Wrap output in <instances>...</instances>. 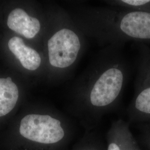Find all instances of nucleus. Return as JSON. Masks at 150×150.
Segmentation results:
<instances>
[{
    "instance_id": "f257e3e1",
    "label": "nucleus",
    "mask_w": 150,
    "mask_h": 150,
    "mask_svg": "<svg viewBox=\"0 0 150 150\" xmlns=\"http://www.w3.org/2000/svg\"><path fill=\"white\" fill-rule=\"evenodd\" d=\"M123 46L103 47L78 79L72 110L86 131H93L121 100L131 72Z\"/></svg>"
},
{
    "instance_id": "f03ea898",
    "label": "nucleus",
    "mask_w": 150,
    "mask_h": 150,
    "mask_svg": "<svg viewBox=\"0 0 150 150\" xmlns=\"http://www.w3.org/2000/svg\"><path fill=\"white\" fill-rule=\"evenodd\" d=\"M73 21L86 38L103 47L128 41L150 42V13L110 6L82 4L76 8Z\"/></svg>"
},
{
    "instance_id": "7ed1b4c3",
    "label": "nucleus",
    "mask_w": 150,
    "mask_h": 150,
    "mask_svg": "<svg viewBox=\"0 0 150 150\" xmlns=\"http://www.w3.org/2000/svg\"><path fill=\"white\" fill-rule=\"evenodd\" d=\"M72 136L71 126L58 115L28 113L0 136V150H65Z\"/></svg>"
},
{
    "instance_id": "20e7f679",
    "label": "nucleus",
    "mask_w": 150,
    "mask_h": 150,
    "mask_svg": "<svg viewBox=\"0 0 150 150\" xmlns=\"http://www.w3.org/2000/svg\"><path fill=\"white\" fill-rule=\"evenodd\" d=\"M86 36L74 21L52 33L47 42L48 63L55 69H70L84 52Z\"/></svg>"
},
{
    "instance_id": "39448f33",
    "label": "nucleus",
    "mask_w": 150,
    "mask_h": 150,
    "mask_svg": "<svg viewBox=\"0 0 150 150\" xmlns=\"http://www.w3.org/2000/svg\"><path fill=\"white\" fill-rule=\"evenodd\" d=\"M136 70L134 97L127 110L129 122H150V49L136 43Z\"/></svg>"
},
{
    "instance_id": "423d86ee",
    "label": "nucleus",
    "mask_w": 150,
    "mask_h": 150,
    "mask_svg": "<svg viewBox=\"0 0 150 150\" xmlns=\"http://www.w3.org/2000/svg\"><path fill=\"white\" fill-rule=\"evenodd\" d=\"M105 150H141L129 121L119 118L112 122L107 131Z\"/></svg>"
},
{
    "instance_id": "0eeeda50",
    "label": "nucleus",
    "mask_w": 150,
    "mask_h": 150,
    "mask_svg": "<svg viewBox=\"0 0 150 150\" xmlns=\"http://www.w3.org/2000/svg\"><path fill=\"white\" fill-rule=\"evenodd\" d=\"M7 26L26 38H35L41 30V23L38 18L28 16L25 11L19 8L13 10L9 14Z\"/></svg>"
},
{
    "instance_id": "6e6552de",
    "label": "nucleus",
    "mask_w": 150,
    "mask_h": 150,
    "mask_svg": "<svg viewBox=\"0 0 150 150\" xmlns=\"http://www.w3.org/2000/svg\"><path fill=\"white\" fill-rule=\"evenodd\" d=\"M8 46L24 68L34 71L40 67L41 64L40 54L35 50L26 46L21 38L16 36L11 38L8 41Z\"/></svg>"
},
{
    "instance_id": "1a4fd4ad",
    "label": "nucleus",
    "mask_w": 150,
    "mask_h": 150,
    "mask_svg": "<svg viewBox=\"0 0 150 150\" xmlns=\"http://www.w3.org/2000/svg\"><path fill=\"white\" fill-rule=\"evenodd\" d=\"M19 91L11 77L0 78V119L5 118L16 107Z\"/></svg>"
},
{
    "instance_id": "9d476101",
    "label": "nucleus",
    "mask_w": 150,
    "mask_h": 150,
    "mask_svg": "<svg viewBox=\"0 0 150 150\" xmlns=\"http://www.w3.org/2000/svg\"><path fill=\"white\" fill-rule=\"evenodd\" d=\"M103 2L112 7L150 13V0H110Z\"/></svg>"
},
{
    "instance_id": "9b49d317",
    "label": "nucleus",
    "mask_w": 150,
    "mask_h": 150,
    "mask_svg": "<svg viewBox=\"0 0 150 150\" xmlns=\"http://www.w3.org/2000/svg\"><path fill=\"white\" fill-rule=\"evenodd\" d=\"M71 150H105V146L93 131H86L85 134Z\"/></svg>"
},
{
    "instance_id": "f8f14e48",
    "label": "nucleus",
    "mask_w": 150,
    "mask_h": 150,
    "mask_svg": "<svg viewBox=\"0 0 150 150\" xmlns=\"http://www.w3.org/2000/svg\"><path fill=\"white\" fill-rule=\"evenodd\" d=\"M142 141L146 150H150V122L145 125Z\"/></svg>"
}]
</instances>
